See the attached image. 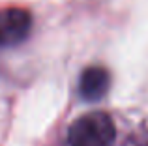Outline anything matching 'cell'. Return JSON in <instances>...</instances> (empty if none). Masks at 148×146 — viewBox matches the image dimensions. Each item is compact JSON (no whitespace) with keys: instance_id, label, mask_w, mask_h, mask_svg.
I'll list each match as a JSON object with an SVG mask.
<instances>
[{"instance_id":"3","label":"cell","mask_w":148,"mask_h":146,"mask_svg":"<svg viewBox=\"0 0 148 146\" xmlns=\"http://www.w3.org/2000/svg\"><path fill=\"white\" fill-rule=\"evenodd\" d=\"M111 86V75L105 68L92 66L81 73L79 79V94L86 101H98L107 94Z\"/></svg>"},{"instance_id":"2","label":"cell","mask_w":148,"mask_h":146,"mask_svg":"<svg viewBox=\"0 0 148 146\" xmlns=\"http://www.w3.org/2000/svg\"><path fill=\"white\" fill-rule=\"evenodd\" d=\"M32 30V15L23 8L0 10V47H15L28 38Z\"/></svg>"},{"instance_id":"1","label":"cell","mask_w":148,"mask_h":146,"mask_svg":"<svg viewBox=\"0 0 148 146\" xmlns=\"http://www.w3.org/2000/svg\"><path fill=\"white\" fill-rule=\"evenodd\" d=\"M116 139V128L107 113H88L77 118L68 131L69 146H111Z\"/></svg>"}]
</instances>
